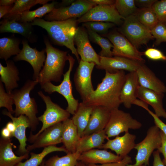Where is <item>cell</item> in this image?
Listing matches in <instances>:
<instances>
[{
	"label": "cell",
	"mask_w": 166,
	"mask_h": 166,
	"mask_svg": "<svg viewBox=\"0 0 166 166\" xmlns=\"http://www.w3.org/2000/svg\"><path fill=\"white\" fill-rule=\"evenodd\" d=\"M126 74L123 70L114 73L105 71V77L85 101L86 105L102 106L109 109H118L122 104L120 96Z\"/></svg>",
	"instance_id": "1"
},
{
	"label": "cell",
	"mask_w": 166,
	"mask_h": 166,
	"mask_svg": "<svg viewBox=\"0 0 166 166\" xmlns=\"http://www.w3.org/2000/svg\"><path fill=\"white\" fill-rule=\"evenodd\" d=\"M77 20L76 18H72L63 21H48L37 18L31 23L33 26H38L45 29L55 44L69 49L79 63L81 60L74 43V37L78 28Z\"/></svg>",
	"instance_id": "2"
},
{
	"label": "cell",
	"mask_w": 166,
	"mask_h": 166,
	"mask_svg": "<svg viewBox=\"0 0 166 166\" xmlns=\"http://www.w3.org/2000/svg\"><path fill=\"white\" fill-rule=\"evenodd\" d=\"M44 40L46 57L44 65L37 81L40 85L53 81L60 82L66 61L68 60L67 52L53 47L46 37Z\"/></svg>",
	"instance_id": "3"
},
{
	"label": "cell",
	"mask_w": 166,
	"mask_h": 166,
	"mask_svg": "<svg viewBox=\"0 0 166 166\" xmlns=\"http://www.w3.org/2000/svg\"><path fill=\"white\" fill-rule=\"evenodd\" d=\"M38 83L37 81L28 80L21 89L11 93L15 106V117L21 115L26 116L30 120L32 131L36 130L39 121L36 116L37 105L35 99L30 97V93Z\"/></svg>",
	"instance_id": "4"
},
{
	"label": "cell",
	"mask_w": 166,
	"mask_h": 166,
	"mask_svg": "<svg viewBox=\"0 0 166 166\" xmlns=\"http://www.w3.org/2000/svg\"><path fill=\"white\" fill-rule=\"evenodd\" d=\"M38 95L42 98L46 105V109L41 116L38 117L39 121L42 123L41 129L35 134L30 132L28 141L32 143L34 140L47 128L69 118L70 114L66 110L53 102L50 97L45 95L40 91Z\"/></svg>",
	"instance_id": "5"
},
{
	"label": "cell",
	"mask_w": 166,
	"mask_h": 166,
	"mask_svg": "<svg viewBox=\"0 0 166 166\" xmlns=\"http://www.w3.org/2000/svg\"><path fill=\"white\" fill-rule=\"evenodd\" d=\"M68 60L69 63V68L67 71L63 74V80L60 85H55L51 82H47L41 85L42 89L49 94L56 92L63 96L68 104L66 110L70 114L73 115L79 103L78 100L75 99L73 94L72 82L70 79V73L75 60L69 54L68 55Z\"/></svg>",
	"instance_id": "6"
},
{
	"label": "cell",
	"mask_w": 166,
	"mask_h": 166,
	"mask_svg": "<svg viewBox=\"0 0 166 166\" xmlns=\"http://www.w3.org/2000/svg\"><path fill=\"white\" fill-rule=\"evenodd\" d=\"M162 144L160 129L155 125L148 130L146 135L141 142L136 144L134 149L137 151L136 162L130 166L149 165L150 157L154 150H157Z\"/></svg>",
	"instance_id": "7"
},
{
	"label": "cell",
	"mask_w": 166,
	"mask_h": 166,
	"mask_svg": "<svg viewBox=\"0 0 166 166\" xmlns=\"http://www.w3.org/2000/svg\"><path fill=\"white\" fill-rule=\"evenodd\" d=\"M142 126V124L133 118L130 113L116 109L111 110L109 119L104 130L109 138L128 132L129 129H139Z\"/></svg>",
	"instance_id": "8"
},
{
	"label": "cell",
	"mask_w": 166,
	"mask_h": 166,
	"mask_svg": "<svg viewBox=\"0 0 166 166\" xmlns=\"http://www.w3.org/2000/svg\"><path fill=\"white\" fill-rule=\"evenodd\" d=\"M119 31L137 49L143 45H147L154 39L151 31L137 19L134 15L124 20Z\"/></svg>",
	"instance_id": "9"
},
{
	"label": "cell",
	"mask_w": 166,
	"mask_h": 166,
	"mask_svg": "<svg viewBox=\"0 0 166 166\" xmlns=\"http://www.w3.org/2000/svg\"><path fill=\"white\" fill-rule=\"evenodd\" d=\"M106 37L113 45V56L124 57L144 63L142 57L143 52L139 51L123 35L116 31L107 34Z\"/></svg>",
	"instance_id": "10"
},
{
	"label": "cell",
	"mask_w": 166,
	"mask_h": 166,
	"mask_svg": "<svg viewBox=\"0 0 166 166\" xmlns=\"http://www.w3.org/2000/svg\"><path fill=\"white\" fill-rule=\"evenodd\" d=\"M96 5L89 0H77L71 5L65 7L55 8L45 15L47 21H63L72 18H79Z\"/></svg>",
	"instance_id": "11"
},
{
	"label": "cell",
	"mask_w": 166,
	"mask_h": 166,
	"mask_svg": "<svg viewBox=\"0 0 166 166\" xmlns=\"http://www.w3.org/2000/svg\"><path fill=\"white\" fill-rule=\"evenodd\" d=\"M96 5L77 19L78 23L88 22H110L120 25L124 19L119 14L115 5Z\"/></svg>",
	"instance_id": "12"
},
{
	"label": "cell",
	"mask_w": 166,
	"mask_h": 166,
	"mask_svg": "<svg viewBox=\"0 0 166 166\" xmlns=\"http://www.w3.org/2000/svg\"><path fill=\"white\" fill-rule=\"evenodd\" d=\"M95 64L81 60L75 73L74 81L77 90L82 102L85 101L94 90L91 75Z\"/></svg>",
	"instance_id": "13"
},
{
	"label": "cell",
	"mask_w": 166,
	"mask_h": 166,
	"mask_svg": "<svg viewBox=\"0 0 166 166\" xmlns=\"http://www.w3.org/2000/svg\"><path fill=\"white\" fill-rule=\"evenodd\" d=\"M22 48L20 52L14 57L13 60L14 61H24L29 63L33 69V80L37 81L46 59L45 49L39 51L35 48L30 47L26 40H22Z\"/></svg>",
	"instance_id": "14"
},
{
	"label": "cell",
	"mask_w": 166,
	"mask_h": 166,
	"mask_svg": "<svg viewBox=\"0 0 166 166\" xmlns=\"http://www.w3.org/2000/svg\"><path fill=\"white\" fill-rule=\"evenodd\" d=\"M74 43L77 53L81 56V60L94 63L96 66L100 65V56L92 46L87 31L84 28L78 27L74 37Z\"/></svg>",
	"instance_id": "15"
},
{
	"label": "cell",
	"mask_w": 166,
	"mask_h": 166,
	"mask_svg": "<svg viewBox=\"0 0 166 166\" xmlns=\"http://www.w3.org/2000/svg\"><path fill=\"white\" fill-rule=\"evenodd\" d=\"M100 56V65L96 68L105 70L110 73H114L120 70H126L129 72L136 71L141 65L144 64L120 57Z\"/></svg>",
	"instance_id": "16"
},
{
	"label": "cell",
	"mask_w": 166,
	"mask_h": 166,
	"mask_svg": "<svg viewBox=\"0 0 166 166\" xmlns=\"http://www.w3.org/2000/svg\"><path fill=\"white\" fill-rule=\"evenodd\" d=\"M62 122L52 126L43 131L33 140L26 149L29 152L36 148L56 145L62 143Z\"/></svg>",
	"instance_id": "17"
},
{
	"label": "cell",
	"mask_w": 166,
	"mask_h": 166,
	"mask_svg": "<svg viewBox=\"0 0 166 166\" xmlns=\"http://www.w3.org/2000/svg\"><path fill=\"white\" fill-rule=\"evenodd\" d=\"M2 114L9 117L15 125V129L12 134L18 140L19 145L18 153L21 156L24 155L30 152L26 148L27 144L26 141L28 138L26 135L27 128H30V124L28 118L24 115H21L18 117H14L12 114L7 111H3Z\"/></svg>",
	"instance_id": "18"
},
{
	"label": "cell",
	"mask_w": 166,
	"mask_h": 166,
	"mask_svg": "<svg viewBox=\"0 0 166 166\" xmlns=\"http://www.w3.org/2000/svg\"><path fill=\"white\" fill-rule=\"evenodd\" d=\"M136 136L128 132H125L123 136H117L113 139L107 140L104 144L101 149H110L115 152L116 155L123 158L128 155L134 148L136 145L135 141Z\"/></svg>",
	"instance_id": "19"
},
{
	"label": "cell",
	"mask_w": 166,
	"mask_h": 166,
	"mask_svg": "<svg viewBox=\"0 0 166 166\" xmlns=\"http://www.w3.org/2000/svg\"><path fill=\"white\" fill-rule=\"evenodd\" d=\"M0 33L19 34L30 42L36 41L31 22L17 21L13 18H3L0 22Z\"/></svg>",
	"instance_id": "20"
},
{
	"label": "cell",
	"mask_w": 166,
	"mask_h": 166,
	"mask_svg": "<svg viewBox=\"0 0 166 166\" xmlns=\"http://www.w3.org/2000/svg\"><path fill=\"white\" fill-rule=\"evenodd\" d=\"M93 107L89 123L82 136L104 130L109 119L111 110L102 106Z\"/></svg>",
	"instance_id": "21"
},
{
	"label": "cell",
	"mask_w": 166,
	"mask_h": 166,
	"mask_svg": "<svg viewBox=\"0 0 166 166\" xmlns=\"http://www.w3.org/2000/svg\"><path fill=\"white\" fill-rule=\"evenodd\" d=\"M140 86L156 92L166 93V86L144 64L136 71Z\"/></svg>",
	"instance_id": "22"
},
{
	"label": "cell",
	"mask_w": 166,
	"mask_h": 166,
	"mask_svg": "<svg viewBox=\"0 0 166 166\" xmlns=\"http://www.w3.org/2000/svg\"><path fill=\"white\" fill-rule=\"evenodd\" d=\"M122 159L121 157L106 150L93 149L81 154L78 161L88 165L116 162Z\"/></svg>",
	"instance_id": "23"
},
{
	"label": "cell",
	"mask_w": 166,
	"mask_h": 166,
	"mask_svg": "<svg viewBox=\"0 0 166 166\" xmlns=\"http://www.w3.org/2000/svg\"><path fill=\"white\" fill-rule=\"evenodd\" d=\"M164 93L158 92L139 86L137 98L148 105H150L155 113L159 117L166 119V111L163 107V99Z\"/></svg>",
	"instance_id": "24"
},
{
	"label": "cell",
	"mask_w": 166,
	"mask_h": 166,
	"mask_svg": "<svg viewBox=\"0 0 166 166\" xmlns=\"http://www.w3.org/2000/svg\"><path fill=\"white\" fill-rule=\"evenodd\" d=\"M139 86L136 71L130 72L126 74L120 96L121 103L126 108H130L134 102L137 99Z\"/></svg>",
	"instance_id": "25"
},
{
	"label": "cell",
	"mask_w": 166,
	"mask_h": 166,
	"mask_svg": "<svg viewBox=\"0 0 166 166\" xmlns=\"http://www.w3.org/2000/svg\"><path fill=\"white\" fill-rule=\"evenodd\" d=\"M6 62V66L0 63V81L4 84L6 92L10 94L18 87L19 72L13 61L9 60Z\"/></svg>",
	"instance_id": "26"
},
{
	"label": "cell",
	"mask_w": 166,
	"mask_h": 166,
	"mask_svg": "<svg viewBox=\"0 0 166 166\" xmlns=\"http://www.w3.org/2000/svg\"><path fill=\"white\" fill-rule=\"evenodd\" d=\"M11 139L0 140V166H16L24 159H28L29 153L17 156L13 152Z\"/></svg>",
	"instance_id": "27"
},
{
	"label": "cell",
	"mask_w": 166,
	"mask_h": 166,
	"mask_svg": "<svg viewBox=\"0 0 166 166\" xmlns=\"http://www.w3.org/2000/svg\"><path fill=\"white\" fill-rule=\"evenodd\" d=\"M62 125L61 138L63 146L68 153L75 152L77 143L80 138L77 128L71 119L69 118L62 122Z\"/></svg>",
	"instance_id": "28"
},
{
	"label": "cell",
	"mask_w": 166,
	"mask_h": 166,
	"mask_svg": "<svg viewBox=\"0 0 166 166\" xmlns=\"http://www.w3.org/2000/svg\"><path fill=\"white\" fill-rule=\"evenodd\" d=\"M108 139L105 130L83 136L77 143L76 152L81 154L95 148L101 149L105 140Z\"/></svg>",
	"instance_id": "29"
},
{
	"label": "cell",
	"mask_w": 166,
	"mask_h": 166,
	"mask_svg": "<svg viewBox=\"0 0 166 166\" xmlns=\"http://www.w3.org/2000/svg\"><path fill=\"white\" fill-rule=\"evenodd\" d=\"M93 107L88 106L82 102L79 103L77 109L71 119L77 128L78 136L82 137L89 123Z\"/></svg>",
	"instance_id": "30"
},
{
	"label": "cell",
	"mask_w": 166,
	"mask_h": 166,
	"mask_svg": "<svg viewBox=\"0 0 166 166\" xmlns=\"http://www.w3.org/2000/svg\"><path fill=\"white\" fill-rule=\"evenodd\" d=\"M57 4L56 2L53 1L51 3L43 5L35 10L26 11L18 15L3 18H13L16 21L21 22H32L35 19L40 18L50 13L55 8Z\"/></svg>",
	"instance_id": "31"
},
{
	"label": "cell",
	"mask_w": 166,
	"mask_h": 166,
	"mask_svg": "<svg viewBox=\"0 0 166 166\" xmlns=\"http://www.w3.org/2000/svg\"><path fill=\"white\" fill-rule=\"evenodd\" d=\"M20 41L14 36L0 38V58L6 62L11 56L17 55L21 52L19 47Z\"/></svg>",
	"instance_id": "32"
},
{
	"label": "cell",
	"mask_w": 166,
	"mask_h": 166,
	"mask_svg": "<svg viewBox=\"0 0 166 166\" xmlns=\"http://www.w3.org/2000/svg\"><path fill=\"white\" fill-rule=\"evenodd\" d=\"M56 151L63 152L68 153L67 150L63 146L58 147L56 145H51L44 148L40 153L30 152L31 156L29 159L24 162H19L16 166H40L45 156L50 153Z\"/></svg>",
	"instance_id": "33"
},
{
	"label": "cell",
	"mask_w": 166,
	"mask_h": 166,
	"mask_svg": "<svg viewBox=\"0 0 166 166\" xmlns=\"http://www.w3.org/2000/svg\"><path fill=\"white\" fill-rule=\"evenodd\" d=\"M134 15L141 23L151 31L158 23L156 14L152 8H138Z\"/></svg>",
	"instance_id": "34"
},
{
	"label": "cell",
	"mask_w": 166,
	"mask_h": 166,
	"mask_svg": "<svg viewBox=\"0 0 166 166\" xmlns=\"http://www.w3.org/2000/svg\"><path fill=\"white\" fill-rule=\"evenodd\" d=\"M86 29L90 40L99 45L101 48V50L99 53V55L107 57H113V55L111 49L113 48V45L111 42L108 39L102 37L99 34L89 29Z\"/></svg>",
	"instance_id": "35"
},
{
	"label": "cell",
	"mask_w": 166,
	"mask_h": 166,
	"mask_svg": "<svg viewBox=\"0 0 166 166\" xmlns=\"http://www.w3.org/2000/svg\"><path fill=\"white\" fill-rule=\"evenodd\" d=\"M80 153H69L64 156H53L45 161V166H76Z\"/></svg>",
	"instance_id": "36"
},
{
	"label": "cell",
	"mask_w": 166,
	"mask_h": 166,
	"mask_svg": "<svg viewBox=\"0 0 166 166\" xmlns=\"http://www.w3.org/2000/svg\"><path fill=\"white\" fill-rule=\"evenodd\" d=\"M50 0H16L10 12L3 17L6 18L19 14L29 10L30 9L37 4L44 5Z\"/></svg>",
	"instance_id": "37"
},
{
	"label": "cell",
	"mask_w": 166,
	"mask_h": 166,
	"mask_svg": "<svg viewBox=\"0 0 166 166\" xmlns=\"http://www.w3.org/2000/svg\"><path fill=\"white\" fill-rule=\"evenodd\" d=\"M114 5L119 14L124 19L134 15L138 9L134 0H117Z\"/></svg>",
	"instance_id": "38"
},
{
	"label": "cell",
	"mask_w": 166,
	"mask_h": 166,
	"mask_svg": "<svg viewBox=\"0 0 166 166\" xmlns=\"http://www.w3.org/2000/svg\"><path fill=\"white\" fill-rule=\"evenodd\" d=\"M115 25L110 22L92 21L83 23L82 25L86 28H89L98 34H105Z\"/></svg>",
	"instance_id": "39"
},
{
	"label": "cell",
	"mask_w": 166,
	"mask_h": 166,
	"mask_svg": "<svg viewBox=\"0 0 166 166\" xmlns=\"http://www.w3.org/2000/svg\"><path fill=\"white\" fill-rule=\"evenodd\" d=\"M14 101L11 93L6 92L2 83L0 81V108L5 107L12 114L15 113L12 105Z\"/></svg>",
	"instance_id": "40"
},
{
	"label": "cell",
	"mask_w": 166,
	"mask_h": 166,
	"mask_svg": "<svg viewBox=\"0 0 166 166\" xmlns=\"http://www.w3.org/2000/svg\"><path fill=\"white\" fill-rule=\"evenodd\" d=\"M152 8L156 14L158 23L166 27V0L157 1Z\"/></svg>",
	"instance_id": "41"
},
{
	"label": "cell",
	"mask_w": 166,
	"mask_h": 166,
	"mask_svg": "<svg viewBox=\"0 0 166 166\" xmlns=\"http://www.w3.org/2000/svg\"><path fill=\"white\" fill-rule=\"evenodd\" d=\"M151 31L154 38L156 39L154 43L155 45L157 46L162 42H166L165 26L160 23H158Z\"/></svg>",
	"instance_id": "42"
},
{
	"label": "cell",
	"mask_w": 166,
	"mask_h": 166,
	"mask_svg": "<svg viewBox=\"0 0 166 166\" xmlns=\"http://www.w3.org/2000/svg\"><path fill=\"white\" fill-rule=\"evenodd\" d=\"M144 55L148 59L154 61H166V56L160 50L155 48H148L143 52Z\"/></svg>",
	"instance_id": "43"
},
{
	"label": "cell",
	"mask_w": 166,
	"mask_h": 166,
	"mask_svg": "<svg viewBox=\"0 0 166 166\" xmlns=\"http://www.w3.org/2000/svg\"><path fill=\"white\" fill-rule=\"evenodd\" d=\"M131 158L128 155L124 157L120 161L108 163L101 165L96 164L90 165L87 166H130L129 164L132 163Z\"/></svg>",
	"instance_id": "44"
},
{
	"label": "cell",
	"mask_w": 166,
	"mask_h": 166,
	"mask_svg": "<svg viewBox=\"0 0 166 166\" xmlns=\"http://www.w3.org/2000/svg\"><path fill=\"white\" fill-rule=\"evenodd\" d=\"M160 133L162 139V144L157 150L160 153L163 154L164 158L162 161L166 166V136L160 130Z\"/></svg>",
	"instance_id": "45"
},
{
	"label": "cell",
	"mask_w": 166,
	"mask_h": 166,
	"mask_svg": "<svg viewBox=\"0 0 166 166\" xmlns=\"http://www.w3.org/2000/svg\"><path fill=\"white\" fill-rule=\"evenodd\" d=\"M156 0H136L135 2L136 6L139 8H151L154 4L157 1Z\"/></svg>",
	"instance_id": "46"
},
{
	"label": "cell",
	"mask_w": 166,
	"mask_h": 166,
	"mask_svg": "<svg viewBox=\"0 0 166 166\" xmlns=\"http://www.w3.org/2000/svg\"><path fill=\"white\" fill-rule=\"evenodd\" d=\"M153 155L154 159L153 166H166L161 159L160 152L158 150L153 152Z\"/></svg>",
	"instance_id": "47"
},
{
	"label": "cell",
	"mask_w": 166,
	"mask_h": 166,
	"mask_svg": "<svg viewBox=\"0 0 166 166\" xmlns=\"http://www.w3.org/2000/svg\"><path fill=\"white\" fill-rule=\"evenodd\" d=\"M91 3L96 5H114L116 0H89Z\"/></svg>",
	"instance_id": "48"
},
{
	"label": "cell",
	"mask_w": 166,
	"mask_h": 166,
	"mask_svg": "<svg viewBox=\"0 0 166 166\" xmlns=\"http://www.w3.org/2000/svg\"><path fill=\"white\" fill-rule=\"evenodd\" d=\"M14 4L8 6H0V19L8 14L13 7Z\"/></svg>",
	"instance_id": "49"
},
{
	"label": "cell",
	"mask_w": 166,
	"mask_h": 166,
	"mask_svg": "<svg viewBox=\"0 0 166 166\" xmlns=\"http://www.w3.org/2000/svg\"><path fill=\"white\" fill-rule=\"evenodd\" d=\"M1 135V137L6 139H11L12 137V133L6 127L2 128Z\"/></svg>",
	"instance_id": "50"
},
{
	"label": "cell",
	"mask_w": 166,
	"mask_h": 166,
	"mask_svg": "<svg viewBox=\"0 0 166 166\" xmlns=\"http://www.w3.org/2000/svg\"><path fill=\"white\" fill-rule=\"evenodd\" d=\"M5 127L11 132L12 134L15 129V125L12 121L7 122Z\"/></svg>",
	"instance_id": "51"
},
{
	"label": "cell",
	"mask_w": 166,
	"mask_h": 166,
	"mask_svg": "<svg viewBox=\"0 0 166 166\" xmlns=\"http://www.w3.org/2000/svg\"><path fill=\"white\" fill-rule=\"evenodd\" d=\"M16 0H1L0 5L2 6H8L13 5Z\"/></svg>",
	"instance_id": "52"
},
{
	"label": "cell",
	"mask_w": 166,
	"mask_h": 166,
	"mask_svg": "<svg viewBox=\"0 0 166 166\" xmlns=\"http://www.w3.org/2000/svg\"><path fill=\"white\" fill-rule=\"evenodd\" d=\"M75 0H62L60 3L61 6L60 7L67 6L71 5Z\"/></svg>",
	"instance_id": "53"
},
{
	"label": "cell",
	"mask_w": 166,
	"mask_h": 166,
	"mask_svg": "<svg viewBox=\"0 0 166 166\" xmlns=\"http://www.w3.org/2000/svg\"><path fill=\"white\" fill-rule=\"evenodd\" d=\"M76 166H87L85 164L81 161H78Z\"/></svg>",
	"instance_id": "54"
},
{
	"label": "cell",
	"mask_w": 166,
	"mask_h": 166,
	"mask_svg": "<svg viewBox=\"0 0 166 166\" xmlns=\"http://www.w3.org/2000/svg\"><path fill=\"white\" fill-rule=\"evenodd\" d=\"M40 166H45V160H43L42 163L40 165Z\"/></svg>",
	"instance_id": "55"
},
{
	"label": "cell",
	"mask_w": 166,
	"mask_h": 166,
	"mask_svg": "<svg viewBox=\"0 0 166 166\" xmlns=\"http://www.w3.org/2000/svg\"><path fill=\"white\" fill-rule=\"evenodd\" d=\"M141 166H144V165H142Z\"/></svg>",
	"instance_id": "56"
}]
</instances>
